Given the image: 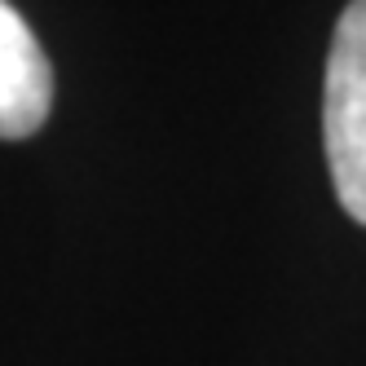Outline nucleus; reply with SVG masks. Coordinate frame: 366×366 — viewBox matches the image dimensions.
Masks as SVG:
<instances>
[{"instance_id":"obj_1","label":"nucleus","mask_w":366,"mask_h":366,"mask_svg":"<svg viewBox=\"0 0 366 366\" xmlns=\"http://www.w3.org/2000/svg\"><path fill=\"white\" fill-rule=\"evenodd\" d=\"M322 142L340 203L366 225V0H349L335 22L322 84Z\"/></svg>"},{"instance_id":"obj_2","label":"nucleus","mask_w":366,"mask_h":366,"mask_svg":"<svg viewBox=\"0 0 366 366\" xmlns=\"http://www.w3.org/2000/svg\"><path fill=\"white\" fill-rule=\"evenodd\" d=\"M54 71L22 14L0 0V142H22L49 119Z\"/></svg>"}]
</instances>
